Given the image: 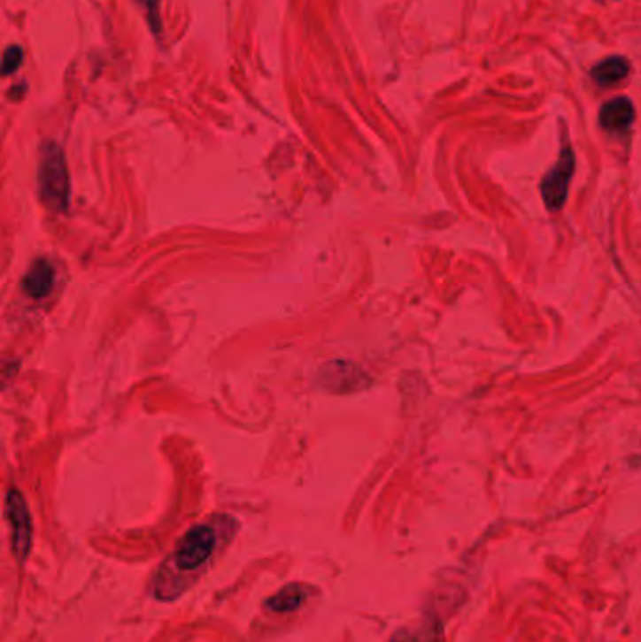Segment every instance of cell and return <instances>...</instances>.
<instances>
[{
    "mask_svg": "<svg viewBox=\"0 0 641 642\" xmlns=\"http://www.w3.org/2000/svg\"><path fill=\"white\" fill-rule=\"evenodd\" d=\"M391 642H440V635L435 628H420L416 631L403 630L391 638Z\"/></svg>",
    "mask_w": 641,
    "mask_h": 642,
    "instance_id": "9",
    "label": "cell"
},
{
    "mask_svg": "<svg viewBox=\"0 0 641 642\" xmlns=\"http://www.w3.org/2000/svg\"><path fill=\"white\" fill-rule=\"evenodd\" d=\"M53 282H55L53 267L45 262V259H38V262L27 272V277L23 280V287L30 297L42 299L51 292Z\"/></svg>",
    "mask_w": 641,
    "mask_h": 642,
    "instance_id": "6",
    "label": "cell"
},
{
    "mask_svg": "<svg viewBox=\"0 0 641 642\" xmlns=\"http://www.w3.org/2000/svg\"><path fill=\"white\" fill-rule=\"evenodd\" d=\"M575 158L570 147H562L559 162L542 180V197L549 210H560L567 203L568 187L574 177Z\"/></svg>",
    "mask_w": 641,
    "mask_h": 642,
    "instance_id": "4",
    "label": "cell"
},
{
    "mask_svg": "<svg viewBox=\"0 0 641 642\" xmlns=\"http://www.w3.org/2000/svg\"><path fill=\"white\" fill-rule=\"evenodd\" d=\"M305 598H307V588L301 585H290L274 593L267 601V607L274 613H290V610H296Z\"/></svg>",
    "mask_w": 641,
    "mask_h": 642,
    "instance_id": "8",
    "label": "cell"
},
{
    "mask_svg": "<svg viewBox=\"0 0 641 642\" xmlns=\"http://www.w3.org/2000/svg\"><path fill=\"white\" fill-rule=\"evenodd\" d=\"M217 546V531L209 524H200L190 528L179 541L174 560L177 569L196 571L212 556Z\"/></svg>",
    "mask_w": 641,
    "mask_h": 642,
    "instance_id": "2",
    "label": "cell"
},
{
    "mask_svg": "<svg viewBox=\"0 0 641 642\" xmlns=\"http://www.w3.org/2000/svg\"><path fill=\"white\" fill-rule=\"evenodd\" d=\"M599 118H600V126L606 132L614 134V135H622L630 130L632 122L636 118V111L629 98L619 96L602 105Z\"/></svg>",
    "mask_w": 641,
    "mask_h": 642,
    "instance_id": "5",
    "label": "cell"
},
{
    "mask_svg": "<svg viewBox=\"0 0 641 642\" xmlns=\"http://www.w3.org/2000/svg\"><path fill=\"white\" fill-rule=\"evenodd\" d=\"M38 182L45 205L53 210H65L70 195V180L63 150L55 143H45L42 147Z\"/></svg>",
    "mask_w": 641,
    "mask_h": 642,
    "instance_id": "1",
    "label": "cell"
},
{
    "mask_svg": "<svg viewBox=\"0 0 641 642\" xmlns=\"http://www.w3.org/2000/svg\"><path fill=\"white\" fill-rule=\"evenodd\" d=\"M140 3L145 6L149 19L152 21V28L158 30L160 28V21H158V0H140Z\"/></svg>",
    "mask_w": 641,
    "mask_h": 642,
    "instance_id": "11",
    "label": "cell"
},
{
    "mask_svg": "<svg viewBox=\"0 0 641 642\" xmlns=\"http://www.w3.org/2000/svg\"><path fill=\"white\" fill-rule=\"evenodd\" d=\"M629 63L622 57H609L592 68V80L600 87H614L629 75Z\"/></svg>",
    "mask_w": 641,
    "mask_h": 642,
    "instance_id": "7",
    "label": "cell"
},
{
    "mask_svg": "<svg viewBox=\"0 0 641 642\" xmlns=\"http://www.w3.org/2000/svg\"><path fill=\"white\" fill-rule=\"evenodd\" d=\"M6 518L12 531L13 556L23 562L33 548V518L19 491H12L6 496Z\"/></svg>",
    "mask_w": 641,
    "mask_h": 642,
    "instance_id": "3",
    "label": "cell"
},
{
    "mask_svg": "<svg viewBox=\"0 0 641 642\" xmlns=\"http://www.w3.org/2000/svg\"><path fill=\"white\" fill-rule=\"evenodd\" d=\"M23 60V51L18 48V45H12L4 51V65H3V73L10 75L12 72L18 70L21 66Z\"/></svg>",
    "mask_w": 641,
    "mask_h": 642,
    "instance_id": "10",
    "label": "cell"
}]
</instances>
